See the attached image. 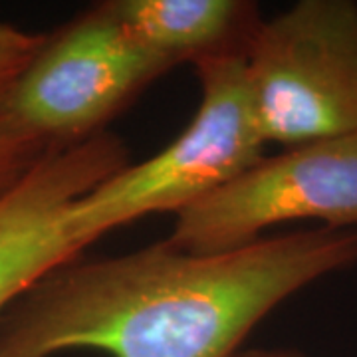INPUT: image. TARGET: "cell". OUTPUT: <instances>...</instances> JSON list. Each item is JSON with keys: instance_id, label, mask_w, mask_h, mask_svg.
Wrapping results in <instances>:
<instances>
[{"instance_id": "6da1fadb", "label": "cell", "mask_w": 357, "mask_h": 357, "mask_svg": "<svg viewBox=\"0 0 357 357\" xmlns=\"http://www.w3.org/2000/svg\"><path fill=\"white\" fill-rule=\"evenodd\" d=\"M357 266V229L288 232L192 255L171 243L68 262L0 316V357H234L268 314Z\"/></svg>"}, {"instance_id": "3957f363", "label": "cell", "mask_w": 357, "mask_h": 357, "mask_svg": "<svg viewBox=\"0 0 357 357\" xmlns=\"http://www.w3.org/2000/svg\"><path fill=\"white\" fill-rule=\"evenodd\" d=\"M244 66L268 145L286 149L357 133L354 0H300L264 20Z\"/></svg>"}, {"instance_id": "9c48e42d", "label": "cell", "mask_w": 357, "mask_h": 357, "mask_svg": "<svg viewBox=\"0 0 357 357\" xmlns=\"http://www.w3.org/2000/svg\"><path fill=\"white\" fill-rule=\"evenodd\" d=\"M234 357H306L294 349H241Z\"/></svg>"}, {"instance_id": "277c9868", "label": "cell", "mask_w": 357, "mask_h": 357, "mask_svg": "<svg viewBox=\"0 0 357 357\" xmlns=\"http://www.w3.org/2000/svg\"><path fill=\"white\" fill-rule=\"evenodd\" d=\"M173 68L143 48L100 2L44 36L16 77L8 112L48 147H68L105 126Z\"/></svg>"}, {"instance_id": "7a4b0ae2", "label": "cell", "mask_w": 357, "mask_h": 357, "mask_svg": "<svg viewBox=\"0 0 357 357\" xmlns=\"http://www.w3.org/2000/svg\"><path fill=\"white\" fill-rule=\"evenodd\" d=\"M192 68L201 98L191 123L165 149L121 167L74 204L72 225L86 246L137 218L187 211L266 155L244 58Z\"/></svg>"}, {"instance_id": "5b68a950", "label": "cell", "mask_w": 357, "mask_h": 357, "mask_svg": "<svg viewBox=\"0 0 357 357\" xmlns=\"http://www.w3.org/2000/svg\"><path fill=\"white\" fill-rule=\"evenodd\" d=\"M296 220L356 229L357 133L264 155L241 177L178 213L167 243L192 255H217Z\"/></svg>"}, {"instance_id": "52a82bcc", "label": "cell", "mask_w": 357, "mask_h": 357, "mask_svg": "<svg viewBox=\"0 0 357 357\" xmlns=\"http://www.w3.org/2000/svg\"><path fill=\"white\" fill-rule=\"evenodd\" d=\"M143 48L171 68L246 58L260 24L248 0H105Z\"/></svg>"}, {"instance_id": "ba28073f", "label": "cell", "mask_w": 357, "mask_h": 357, "mask_svg": "<svg viewBox=\"0 0 357 357\" xmlns=\"http://www.w3.org/2000/svg\"><path fill=\"white\" fill-rule=\"evenodd\" d=\"M44 36L0 22V201L28 177V173L50 153L42 141L16 126L8 112V93Z\"/></svg>"}, {"instance_id": "8992f818", "label": "cell", "mask_w": 357, "mask_h": 357, "mask_svg": "<svg viewBox=\"0 0 357 357\" xmlns=\"http://www.w3.org/2000/svg\"><path fill=\"white\" fill-rule=\"evenodd\" d=\"M129 163L109 131L52 149L0 201V316L52 270L88 248L72 225L74 204Z\"/></svg>"}]
</instances>
